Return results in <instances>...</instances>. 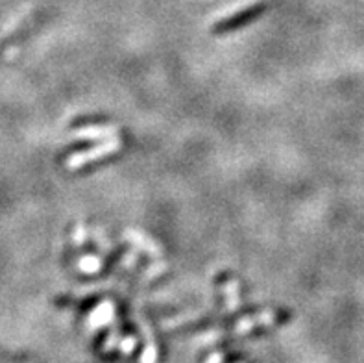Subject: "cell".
Returning <instances> with one entry per match:
<instances>
[{
  "label": "cell",
  "instance_id": "cell-1",
  "mask_svg": "<svg viewBox=\"0 0 364 363\" xmlns=\"http://www.w3.org/2000/svg\"><path fill=\"white\" fill-rule=\"evenodd\" d=\"M266 8H268L266 4H255V6L246 8V10H242V12L231 15L229 19L222 21V23H218V25L215 26V32L216 34H226V32L233 30V28L244 26L246 23H250V21L257 19L261 13L266 12Z\"/></svg>",
  "mask_w": 364,
  "mask_h": 363
},
{
  "label": "cell",
  "instance_id": "cell-2",
  "mask_svg": "<svg viewBox=\"0 0 364 363\" xmlns=\"http://www.w3.org/2000/svg\"><path fill=\"white\" fill-rule=\"evenodd\" d=\"M107 121L104 117H99V115H94V117H80V119H76L73 123V126H91V125H105Z\"/></svg>",
  "mask_w": 364,
  "mask_h": 363
}]
</instances>
